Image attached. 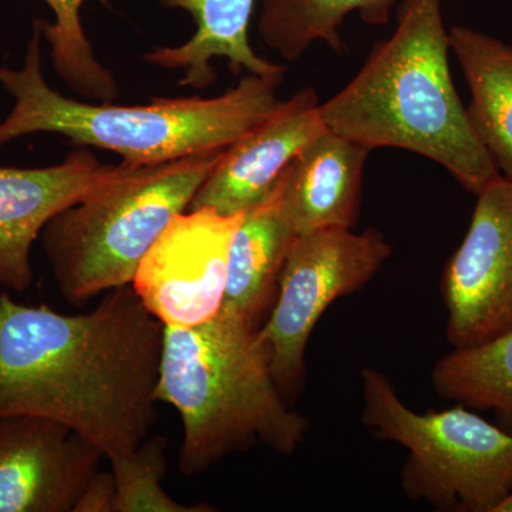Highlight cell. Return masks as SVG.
<instances>
[{"label":"cell","mask_w":512,"mask_h":512,"mask_svg":"<svg viewBox=\"0 0 512 512\" xmlns=\"http://www.w3.org/2000/svg\"><path fill=\"white\" fill-rule=\"evenodd\" d=\"M164 325L133 286L93 311L63 315L0 293V416L59 421L109 461L147 440L157 421Z\"/></svg>","instance_id":"cell-1"},{"label":"cell","mask_w":512,"mask_h":512,"mask_svg":"<svg viewBox=\"0 0 512 512\" xmlns=\"http://www.w3.org/2000/svg\"><path fill=\"white\" fill-rule=\"evenodd\" d=\"M441 0H403L397 26L320 116L333 133L370 150L429 158L477 195L500 175L474 133L451 77Z\"/></svg>","instance_id":"cell-2"},{"label":"cell","mask_w":512,"mask_h":512,"mask_svg":"<svg viewBox=\"0 0 512 512\" xmlns=\"http://www.w3.org/2000/svg\"><path fill=\"white\" fill-rule=\"evenodd\" d=\"M157 400L183 421L178 466L188 477L256 444L291 456L309 430L286 406L259 328L227 306L192 328L164 326Z\"/></svg>","instance_id":"cell-3"},{"label":"cell","mask_w":512,"mask_h":512,"mask_svg":"<svg viewBox=\"0 0 512 512\" xmlns=\"http://www.w3.org/2000/svg\"><path fill=\"white\" fill-rule=\"evenodd\" d=\"M42 30L36 22L20 69H0V84L15 99L0 121V147L20 137L55 133L79 146L119 154L133 167L157 165L222 150L264 123L281 106L279 84L247 74L212 99H154L140 106L82 103L47 84L42 73Z\"/></svg>","instance_id":"cell-4"},{"label":"cell","mask_w":512,"mask_h":512,"mask_svg":"<svg viewBox=\"0 0 512 512\" xmlns=\"http://www.w3.org/2000/svg\"><path fill=\"white\" fill-rule=\"evenodd\" d=\"M224 151L144 167L121 163L116 177L50 220L40 237L64 298L79 305L130 285L144 256L190 208Z\"/></svg>","instance_id":"cell-5"},{"label":"cell","mask_w":512,"mask_h":512,"mask_svg":"<svg viewBox=\"0 0 512 512\" xmlns=\"http://www.w3.org/2000/svg\"><path fill=\"white\" fill-rule=\"evenodd\" d=\"M362 423L376 439L406 448L404 494L439 511L493 512L512 488V433L466 406L416 413L389 377L362 370Z\"/></svg>","instance_id":"cell-6"},{"label":"cell","mask_w":512,"mask_h":512,"mask_svg":"<svg viewBox=\"0 0 512 512\" xmlns=\"http://www.w3.org/2000/svg\"><path fill=\"white\" fill-rule=\"evenodd\" d=\"M392 255L382 232L323 229L296 235L274 308L259 328L282 394H295L305 376V356L316 323L343 296L365 288Z\"/></svg>","instance_id":"cell-7"},{"label":"cell","mask_w":512,"mask_h":512,"mask_svg":"<svg viewBox=\"0 0 512 512\" xmlns=\"http://www.w3.org/2000/svg\"><path fill=\"white\" fill-rule=\"evenodd\" d=\"M244 215L211 208L181 212L154 242L131 286L164 326L192 328L220 313L229 252Z\"/></svg>","instance_id":"cell-8"},{"label":"cell","mask_w":512,"mask_h":512,"mask_svg":"<svg viewBox=\"0 0 512 512\" xmlns=\"http://www.w3.org/2000/svg\"><path fill=\"white\" fill-rule=\"evenodd\" d=\"M476 197L466 237L441 276L453 348L512 329V181L497 175Z\"/></svg>","instance_id":"cell-9"},{"label":"cell","mask_w":512,"mask_h":512,"mask_svg":"<svg viewBox=\"0 0 512 512\" xmlns=\"http://www.w3.org/2000/svg\"><path fill=\"white\" fill-rule=\"evenodd\" d=\"M103 457L59 421L0 416V512H74Z\"/></svg>","instance_id":"cell-10"},{"label":"cell","mask_w":512,"mask_h":512,"mask_svg":"<svg viewBox=\"0 0 512 512\" xmlns=\"http://www.w3.org/2000/svg\"><path fill=\"white\" fill-rule=\"evenodd\" d=\"M328 130L312 87L282 100L264 123L225 148L188 210L211 208L224 215L252 210L271 195L303 148Z\"/></svg>","instance_id":"cell-11"},{"label":"cell","mask_w":512,"mask_h":512,"mask_svg":"<svg viewBox=\"0 0 512 512\" xmlns=\"http://www.w3.org/2000/svg\"><path fill=\"white\" fill-rule=\"evenodd\" d=\"M120 170L121 164H101L84 148L50 167L0 165V285L28 291L33 282L30 252L46 225Z\"/></svg>","instance_id":"cell-12"},{"label":"cell","mask_w":512,"mask_h":512,"mask_svg":"<svg viewBox=\"0 0 512 512\" xmlns=\"http://www.w3.org/2000/svg\"><path fill=\"white\" fill-rule=\"evenodd\" d=\"M370 153L369 147L330 130L303 148L279 180L296 235L356 227Z\"/></svg>","instance_id":"cell-13"},{"label":"cell","mask_w":512,"mask_h":512,"mask_svg":"<svg viewBox=\"0 0 512 512\" xmlns=\"http://www.w3.org/2000/svg\"><path fill=\"white\" fill-rule=\"evenodd\" d=\"M165 8L185 10L197 23L188 42L177 47H157L146 62L170 70H184L181 86L202 90L217 80L211 60L224 57L235 74L247 70L281 84L286 67L256 55L249 43V23L255 0H161Z\"/></svg>","instance_id":"cell-14"},{"label":"cell","mask_w":512,"mask_h":512,"mask_svg":"<svg viewBox=\"0 0 512 512\" xmlns=\"http://www.w3.org/2000/svg\"><path fill=\"white\" fill-rule=\"evenodd\" d=\"M296 232L282 204L279 181L265 201L245 212L229 252L224 306L261 328L278 295L279 278Z\"/></svg>","instance_id":"cell-15"},{"label":"cell","mask_w":512,"mask_h":512,"mask_svg":"<svg viewBox=\"0 0 512 512\" xmlns=\"http://www.w3.org/2000/svg\"><path fill=\"white\" fill-rule=\"evenodd\" d=\"M471 93L468 119L498 171L512 181V46L468 26L448 30Z\"/></svg>","instance_id":"cell-16"},{"label":"cell","mask_w":512,"mask_h":512,"mask_svg":"<svg viewBox=\"0 0 512 512\" xmlns=\"http://www.w3.org/2000/svg\"><path fill=\"white\" fill-rule=\"evenodd\" d=\"M259 37L288 62H298L313 43L323 42L346 52L340 26L352 13L367 25L389 23L399 0H259Z\"/></svg>","instance_id":"cell-17"},{"label":"cell","mask_w":512,"mask_h":512,"mask_svg":"<svg viewBox=\"0 0 512 512\" xmlns=\"http://www.w3.org/2000/svg\"><path fill=\"white\" fill-rule=\"evenodd\" d=\"M441 399L491 410L512 433V329L467 348H453L431 370Z\"/></svg>","instance_id":"cell-18"},{"label":"cell","mask_w":512,"mask_h":512,"mask_svg":"<svg viewBox=\"0 0 512 512\" xmlns=\"http://www.w3.org/2000/svg\"><path fill=\"white\" fill-rule=\"evenodd\" d=\"M52 9L55 22L39 20L40 30L52 47V62L57 74L74 93L101 103L117 99L119 87L113 73L97 60L92 43L84 33L82 18L86 0H43ZM107 5L109 0H100Z\"/></svg>","instance_id":"cell-19"},{"label":"cell","mask_w":512,"mask_h":512,"mask_svg":"<svg viewBox=\"0 0 512 512\" xmlns=\"http://www.w3.org/2000/svg\"><path fill=\"white\" fill-rule=\"evenodd\" d=\"M165 439L144 440L131 453L111 460L117 488L116 512H207L208 505H184L165 493Z\"/></svg>","instance_id":"cell-20"},{"label":"cell","mask_w":512,"mask_h":512,"mask_svg":"<svg viewBox=\"0 0 512 512\" xmlns=\"http://www.w3.org/2000/svg\"><path fill=\"white\" fill-rule=\"evenodd\" d=\"M117 488L111 471H97L87 484L74 512H116Z\"/></svg>","instance_id":"cell-21"},{"label":"cell","mask_w":512,"mask_h":512,"mask_svg":"<svg viewBox=\"0 0 512 512\" xmlns=\"http://www.w3.org/2000/svg\"><path fill=\"white\" fill-rule=\"evenodd\" d=\"M493 512H512V488L510 493L505 495L503 500L495 505Z\"/></svg>","instance_id":"cell-22"}]
</instances>
